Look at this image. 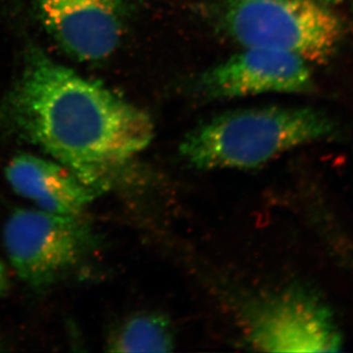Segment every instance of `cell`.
Instances as JSON below:
<instances>
[{
    "mask_svg": "<svg viewBox=\"0 0 353 353\" xmlns=\"http://www.w3.org/2000/svg\"><path fill=\"white\" fill-rule=\"evenodd\" d=\"M0 112L99 194L154 136L145 111L39 50L30 53Z\"/></svg>",
    "mask_w": 353,
    "mask_h": 353,
    "instance_id": "cell-1",
    "label": "cell"
},
{
    "mask_svg": "<svg viewBox=\"0 0 353 353\" xmlns=\"http://www.w3.org/2000/svg\"><path fill=\"white\" fill-rule=\"evenodd\" d=\"M334 130L333 120L314 108L241 109L220 114L190 131L180 150L201 170L252 169Z\"/></svg>",
    "mask_w": 353,
    "mask_h": 353,
    "instance_id": "cell-2",
    "label": "cell"
},
{
    "mask_svg": "<svg viewBox=\"0 0 353 353\" xmlns=\"http://www.w3.org/2000/svg\"><path fill=\"white\" fill-rule=\"evenodd\" d=\"M223 23L245 48L287 51L316 64L329 62L343 37L340 18L316 0H229Z\"/></svg>",
    "mask_w": 353,
    "mask_h": 353,
    "instance_id": "cell-3",
    "label": "cell"
},
{
    "mask_svg": "<svg viewBox=\"0 0 353 353\" xmlns=\"http://www.w3.org/2000/svg\"><path fill=\"white\" fill-rule=\"evenodd\" d=\"M4 246L19 277L32 287H43L80 263L92 243L80 216L18 209L7 220Z\"/></svg>",
    "mask_w": 353,
    "mask_h": 353,
    "instance_id": "cell-4",
    "label": "cell"
},
{
    "mask_svg": "<svg viewBox=\"0 0 353 353\" xmlns=\"http://www.w3.org/2000/svg\"><path fill=\"white\" fill-rule=\"evenodd\" d=\"M306 63L287 51L252 46L204 72L197 87L209 99L308 92L313 82Z\"/></svg>",
    "mask_w": 353,
    "mask_h": 353,
    "instance_id": "cell-5",
    "label": "cell"
},
{
    "mask_svg": "<svg viewBox=\"0 0 353 353\" xmlns=\"http://www.w3.org/2000/svg\"><path fill=\"white\" fill-rule=\"evenodd\" d=\"M51 37L83 61L112 54L124 28V0H37Z\"/></svg>",
    "mask_w": 353,
    "mask_h": 353,
    "instance_id": "cell-6",
    "label": "cell"
},
{
    "mask_svg": "<svg viewBox=\"0 0 353 353\" xmlns=\"http://www.w3.org/2000/svg\"><path fill=\"white\" fill-rule=\"evenodd\" d=\"M250 338L253 347L268 352H332L340 347L329 313L299 294L261 309L252 323Z\"/></svg>",
    "mask_w": 353,
    "mask_h": 353,
    "instance_id": "cell-7",
    "label": "cell"
},
{
    "mask_svg": "<svg viewBox=\"0 0 353 353\" xmlns=\"http://www.w3.org/2000/svg\"><path fill=\"white\" fill-rule=\"evenodd\" d=\"M6 176L16 194L54 214L81 216L99 194L59 162L32 154L13 158Z\"/></svg>",
    "mask_w": 353,
    "mask_h": 353,
    "instance_id": "cell-8",
    "label": "cell"
},
{
    "mask_svg": "<svg viewBox=\"0 0 353 353\" xmlns=\"http://www.w3.org/2000/svg\"><path fill=\"white\" fill-rule=\"evenodd\" d=\"M173 333L169 322L158 314H138L113 334L109 350L115 352H170Z\"/></svg>",
    "mask_w": 353,
    "mask_h": 353,
    "instance_id": "cell-9",
    "label": "cell"
},
{
    "mask_svg": "<svg viewBox=\"0 0 353 353\" xmlns=\"http://www.w3.org/2000/svg\"><path fill=\"white\" fill-rule=\"evenodd\" d=\"M7 275L6 268L3 264L0 262V294L6 290L7 288Z\"/></svg>",
    "mask_w": 353,
    "mask_h": 353,
    "instance_id": "cell-10",
    "label": "cell"
},
{
    "mask_svg": "<svg viewBox=\"0 0 353 353\" xmlns=\"http://www.w3.org/2000/svg\"><path fill=\"white\" fill-rule=\"evenodd\" d=\"M316 1L321 2L323 4H339L345 0H316Z\"/></svg>",
    "mask_w": 353,
    "mask_h": 353,
    "instance_id": "cell-11",
    "label": "cell"
}]
</instances>
